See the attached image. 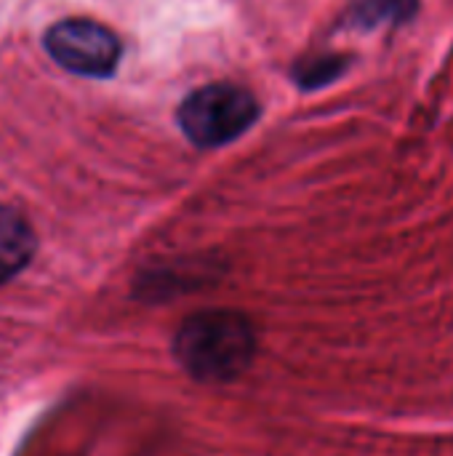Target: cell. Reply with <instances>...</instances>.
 <instances>
[{
    "label": "cell",
    "mask_w": 453,
    "mask_h": 456,
    "mask_svg": "<svg viewBox=\"0 0 453 456\" xmlns=\"http://www.w3.org/2000/svg\"><path fill=\"white\" fill-rule=\"evenodd\" d=\"M174 358L198 382H232L256 358V329L238 310L195 313L174 337Z\"/></svg>",
    "instance_id": "1"
},
{
    "label": "cell",
    "mask_w": 453,
    "mask_h": 456,
    "mask_svg": "<svg viewBox=\"0 0 453 456\" xmlns=\"http://www.w3.org/2000/svg\"><path fill=\"white\" fill-rule=\"evenodd\" d=\"M259 118L251 91L232 83H211L192 91L179 107V126L198 147H222L238 139Z\"/></svg>",
    "instance_id": "2"
},
{
    "label": "cell",
    "mask_w": 453,
    "mask_h": 456,
    "mask_svg": "<svg viewBox=\"0 0 453 456\" xmlns=\"http://www.w3.org/2000/svg\"><path fill=\"white\" fill-rule=\"evenodd\" d=\"M45 51L64 69L91 77H107L120 61V40L96 21L69 19L45 32Z\"/></svg>",
    "instance_id": "3"
},
{
    "label": "cell",
    "mask_w": 453,
    "mask_h": 456,
    "mask_svg": "<svg viewBox=\"0 0 453 456\" xmlns=\"http://www.w3.org/2000/svg\"><path fill=\"white\" fill-rule=\"evenodd\" d=\"M37 238L29 222L8 208L0 206V286L13 281L35 256Z\"/></svg>",
    "instance_id": "4"
},
{
    "label": "cell",
    "mask_w": 453,
    "mask_h": 456,
    "mask_svg": "<svg viewBox=\"0 0 453 456\" xmlns=\"http://www.w3.org/2000/svg\"><path fill=\"white\" fill-rule=\"evenodd\" d=\"M419 0H355L347 24L355 29H376L382 24H406L417 16Z\"/></svg>",
    "instance_id": "5"
},
{
    "label": "cell",
    "mask_w": 453,
    "mask_h": 456,
    "mask_svg": "<svg viewBox=\"0 0 453 456\" xmlns=\"http://www.w3.org/2000/svg\"><path fill=\"white\" fill-rule=\"evenodd\" d=\"M347 56H336V53H328V56H318L312 61H304L296 67L294 77L302 88H320V86H328L331 80L342 77V72L347 69Z\"/></svg>",
    "instance_id": "6"
}]
</instances>
